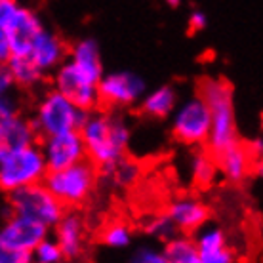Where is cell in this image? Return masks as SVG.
<instances>
[{
	"instance_id": "ac0fdd59",
	"label": "cell",
	"mask_w": 263,
	"mask_h": 263,
	"mask_svg": "<svg viewBox=\"0 0 263 263\" xmlns=\"http://www.w3.org/2000/svg\"><path fill=\"white\" fill-rule=\"evenodd\" d=\"M36 141H39V136L29 117H25L23 112L0 122V160Z\"/></svg>"
},
{
	"instance_id": "4fadbf2b",
	"label": "cell",
	"mask_w": 263,
	"mask_h": 263,
	"mask_svg": "<svg viewBox=\"0 0 263 263\" xmlns=\"http://www.w3.org/2000/svg\"><path fill=\"white\" fill-rule=\"evenodd\" d=\"M53 238L60 244L65 259H80L86 252V221L79 212H63L60 221L53 225Z\"/></svg>"
},
{
	"instance_id": "30bf717a",
	"label": "cell",
	"mask_w": 263,
	"mask_h": 263,
	"mask_svg": "<svg viewBox=\"0 0 263 263\" xmlns=\"http://www.w3.org/2000/svg\"><path fill=\"white\" fill-rule=\"evenodd\" d=\"M39 147L42 151L48 172L61 170L86 158V147L79 130L61 132V134L40 138Z\"/></svg>"
},
{
	"instance_id": "6da1fadb",
	"label": "cell",
	"mask_w": 263,
	"mask_h": 263,
	"mask_svg": "<svg viewBox=\"0 0 263 263\" xmlns=\"http://www.w3.org/2000/svg\"><path fill=\"white\" fill-rule=\"evenodd\" d=\"M79 132L86 147V158L98 168L120 160L130 149L132 128L119 111H90Z\"/></svg>"
},
{
	"instance_id": "f1b7e54d",
	"label": "cell",
	"mask_w": 263,
	"mask_h": 263,
	"mask_svg": "<svg viewBox=\"0 0 263 263\" xmlns=\"http://www.w3.org/2000/svg\"><path fill=\"white\" fill-rule=\"evenodd\" d=\"M21 115V99L15 92H8L0 96V122L8 119H13Z\"/></svg>"
},
{
	"instance_id": "7c38bea8",
	"label": "cell",
	"mask_w": 263,
	"mask_h": 263,
	"mask_svg": "<svg viewBox=\"0 0 263 263\" xmlns=\"http://www.w3.org/2000/svg\"><path fill=\"white\" fill-rule=\"evenodd\" d=\"M50 231H52L50 227L42 225L40 221H34L31 217L10 212V216L6 217V221L0 227V238L8 246H12L13 250L31 254V250L40 240L50 237Z\"/></svg>"
},
{
	"instance_id": "2e32d148",
	"label": "cell",
	"mask_w": 263,
	"mask_h": 263,
	"mask_svg": "<svg viewBox=\"0 0 263 263\" xmlns=\"http://www.w3.org/2000/svg\"><path fill=\"white\" fill-rule=\"evenodd\" d=\"M166 214L170 217L178 233H183V235H195L204 223H208L210 219V210L208 206L200 200V198L195 197H178L174 198L168 208H166Z\"/></svg>"
},
{
	"instance_id": "f546056e",
	"label": "cell",
	"mask_w": 263,
	"mask_h": 263,
	"mask_svg": "<svg viewBox=\"0 0 263 263\" xmlns=\"http://www.w3.org/2000/svg\"><path fill=\"white\" fill-rule=\"evenodd\" d=\"M0 263H31V254L13 250L0 238Z\"/></svg>"
},
{
	"instance_id": "5bb4252c",
	"label": "cell",
	"mask_w": 263,
	"mask_h": 263,
	"mask_svg": "<svg viewBox=\"0 0 263 263\" xmlns=\"http://www.w3.org/2000/svg\"><path fill=\"white\" fill-rule=\"evenodd\" d=\"M46 25H44L42 17L34 12L33 8L20 4L15 13L4 25V31H6L8 40H10V48H12V55H23L25 50L29 48V44H31V40Z\"/></svg>"
},
{
	"instance_id": "8fae6325",
	"label": "cell",
	"mask_w": 263,
	"mask_h": 263,
	"mask_svg": "<svg viewBox=\"0 0 263 263\" xmlns=\"http://www.w3.org/2000/svg\"><path fill=\"white\" fill-rule=\"evenodd\" d=\"M67 50H69V44L63 40V36L60 33L52 31V29L44 27L31 40V44L25 50L23 58H29L40 71L50 77L52 71H55L67 60Z\"/></svg>"
},
{
	"instance_id": "cb8c5ba5",
	"label": "cell",
	"mask_w": 263,
	"mask_h": 263,
	"mask_svg": "<svg viewBox=\"0 0 263 263\" xmlns=\"http://www.w3.org/2000/svg\"><path fill=\"white\" fill-rule=\"evenodd\" d=\"M162 254L166 257V263H200L195 238L183 233H178L176 237L166 240L162 246Z\"/></svg>"
},
{
	"instance_id": "83f0119b",
	"label": "cell",
	"mask_w": 263,
	"mask_h": 263,
	"mask_svg": "<svg viewBox=\"0 0 263 263\" xmlns=\"http://www.w3.org/2000/svg\"><path fill=\"white\" fill-rule=\"evenodd\" d=\"M126 263H166V257L162 254V248H157L153 244H145L139 246L132 252Z\"/></svg>"
},
{
	"instance_id": "e575fe53",
	"label": "cell",
	"mask_w": 263,
	"mask_h": 263,
	"mask_svg": "<svg viewBox=\"0 0 263 263\" xmlns=\"http://www.w3.org/2000/svg\"><path fill=\"white\" fill-rule=\"evenodd\" d=\"M164 2H166V4H168L170 8H178L179 4L183 2V0H164Z\"/></svg>"
},
{
	"instance_id": "e0dca14e",
	"label": "cell",
	"mask_w": 263,
	"mask_h": 263,
	"mask_svg": "<svg viewBox=\"0 0 263 263\" xmlns=\"http://www.w3.org/2000/svg\"><path fill=\"white\" fill-rule=\"evenodd\" d=\"M216 164L217 172L227 181H233V183L244 181L254 172V166L259 168V164L252 158L246 143H242V141H237V143L229 145L227 149H223L221 153H217Z\"/></svg>"
},
{
	"instance_id": "484cf974",
	"label": "cell",
	"mask_w": 263,
	"mask_h": 263,
	"mask_svg": "<svg viewBox=\"0 0 263 263\" xmlns=\"http://www.w3.org/2000/svg\"><path fill=\"white\" fill-rule=\"evenodd\" d=\"M143 229L149 237L155 238V240H158V242H166V240H170L172 237H176V235H178L176 225H174V221L168 217L166 212L147 217Z\"/></svg>"
},
{
	"instance_id": "ffe728a7",
	"label": "cell",
	"mask_w": 263,
	"mask_h": 263,
	"mask_svg": "<svg viewBox=\"0 0 263 263\" xmlns=\"http://www.w3.org/2000/svg\"><path fill=\"white\" fill-rule=\"evenodd\" d=\"M179 101L178 90L170 84L157 86L153 90H147L143 93V98L139 99V111L143 117L153 120H166L172 115V111L176 109Z\"/></svg>"
},
{
	"instance_id": "9c48e42d",
	"label": "cell",
	"mask_w": 263,
	"mask_h": 263,
	"mask_svg": "<svg viewBox=\"0 0 263 263\" xmlns=\"http://www.w3.org/2000/svg\"><path fill=\"white\" fill-rule=\"evenodd\" d=\"M50 79V88L63 93L67 99H71L77 107L82 111L90 112L99 109V93H98V82L88 79L84 72H80L77 67L63 61L55 71H52Z\"/></svg>"
},
{
	"instance_id": "7402d4cb",
	"label": "cell",
	"mask_w": 263,
	"mask_h": 263,
	"mask_svg": "<svg viewBox=\"0 0 263 263\" xmlns=\"http://www.w3.org/2000/svg\"><path fill=\"white\" fill-rule=\"evenodd\" d=\"M189 176H191V181L197 187H210L214 185L217 178V164H216V157L212 155L206 147H195V151L189 155Z\"/></svg>"
},
{
	"instance_id": "3957f363",
	"label": "cell",
	"mask_w": 263,
	"mask_h": 263,
	"mask_svg": "<svg viewBox=\"0 0 263 263\" xmlns=\"http://www.w3.org/2000/svg\"><path fill=\"white\" fill-rule=\"evenodd\" d=\"M88 112L77 107L71 99H67L53 88H48L40 93L33 109V115L29 117L36 136L46 138L61 132L79 130L84 122Z\"/></svg>"
},
{
	"instance_id": "44dd1931",
	"label": "cell",
	"mask_w": 263,
	"mask_h": 263,
	"mask_svg": "<svg viewBox=\"0 0 263 263\" xmlns=\"http://www.w3.org/2000/svg\"><path fill=\"white\" fill-rule=\"evenodd\" d=\"M6 67L12 74L13 86L20 90H36L48 79V74H44L33 61L23 55H12L8 60Z\"/></svg>"
},
{
	"instance_id": "ba28073f",
	"label": "cell",
	"mask_w": 263,
	"mask_h": 263,
	"mask_svg": "<svg viewBox=\"0 0 263 263\" xmlns=\"http://www.w3.org/2000/svg\"><path fill=\"white\" fill-rule=\"evenodd\" d=\"M145 92H147L145 80L134 71L103 72V77L98 82L99 107H105L111 111L136 107Z\"/></svg>"
},
{
	"instance_id": "d6a6232c",
	"label": "cell",
	"mask_w": 263,
	"mask_h": 263,
	"mask_svg": "<svg viewBox=\"0 0 263 263\" xmlns=\"http://www.w3.org/2000/svg\"><path fill=\"white\" fill-rule=\"evenodd\" d=\"M12 58V48H10V40H8L6 31L0 27V63L6 65L8 60Z\"/></svg>"
},
{
	"instance_id": "836d02e7",
	"label": "cell",
	"mask_w": 263,
	"mask_h": 263,
	"mask_svg": "<svg viewBox=\"0 0 263 263\" xmlns=\"http://www.w3.org/2000/svg\"><path fill=\"white\" fill-rule=\"evenodd\" d=\"M246 147H248V151H250L252 158L256 160L257 164H261V153H263V141H261V138H259V136H257V138H254L250 143H246Z\"/></svg>"
},
{
	"instance_id": "d4e9b609",
	"label": "cell",
	"mask_w": 263,
	"mask_h": 263,
	"mask_svg": "<svg viewBox=\"0 0 263 263\" xmlns=\"http://www.w3.org/2000/svg\"><path fill=\"white\" fill-rule=\"evenodd\" d=\"M99 242L111 250H126L134 242V231L124 221H111L99 233Z\"/></svg>"
},
{
	"instance_id": "277c9868",
	"label": "cell",
	"mask_w": 263,
	"mask_h": 263,
	"mask_svg": "<svg viewBox=\"0 0 263 263\" xmlns=\"http://www.w3.org/2000/svg\"><path fill=\"white\" fill-rule=\"evenodd\" d=\"M44 185L65 208H77L90 200L98 187V166L88 158L77 164L46 172Z\"/></svg>"
},
{
	"instance_id": "4dcf8cb0",
	"label": "cell",
	"mask_w": 263,
	"mask_h": 263,
	"mask_svg": "<svg viewBox=\"0 0 263 263\" xmlns=\"http://www.w3.org/2000/svg\"><path fill=\"white\" fill-rule=\"evenodd\" d=\"M187 25H189V29H191V33H200V31H204V29L208 27V15H206L202 10L195 8V10L189 13Z\"/></svg>"
},
{
	"instance_id": "7a4b0ae2",
	"label": "cell",
	"mask_w": 263,
	"mask_h": 263,
	"mask_svg": "<svg viewBox=\"0 0 263 263\" xmlns=\"http://www.w3.org/2000/svg\"><path fill=\"white\" fill-rule=\"evenodd\" d=\"M197 93L210 111V134L204 147L216 157L229 145L240 141L235 112V92L233 86L221 77H204L198 82Z\"/></svg>"
},
{
	"instance_id": "52a82bcc",
	"label": "cell",
	"mask_w": 263,
	"mask_h": 263,
	"mask_svg": "<svg viewBox=\"0 0 263 263\" xmlns=\"http://www.w3.org/2000/svg\"><path fill=\"white\" fill-rule=\"evenodd\" d=\"M6 197L10 212L31 217L50 229L60 221V217L67 210L65 206L53 197L52 191L44 185V181L15 189V191L8 193Z\"/></svg>"
},
{
	"instance_id": "d6986e66",
	"label": "cell",
	"mask_w": 263,
	"mask_h": 263,
	"mask_svg": "<svg viewBox=\"0 0 263 263\" xmlns=\"http://www.w3.org/2000/svg\"><path fill=\"white\" fill-rule=\"evenodd\" d=\"M67 61L96 82H99V79L105 72L101 48L93 39H79L77 42H72L67 50Z\"/></svg>"
},
{
	"instance_id": "4316f807",
	"label": "cell",
	"mask_w": 263,
	"mask_h": 263,
	"mask_svg": "<svg viewBox=\"0 0 263 263\" xmlns=\"http://www.w3.org/2000/svg\"><path fill=\"white\" fill-rule=\"evenodd\" d=\"M65 256L61 252L60 244L55 242L53 237H46L40 240L33 250H31V263H63Z\"/></svg>"
},
{
	"instance_id": "1f68e13d",
	"label": "cell",
	"mask_w": 263,
	"mask_h": 263,
	"mask_svg": "<svg viewBox=\"0 0 263 263\" xmlns=\"http://www.w3.org/2000/svg\"><path fill=\"white\" fill-rule=\"evenodd\" d=\"M13 90H15V86H13L12 74H10L6 65L0 63V96H4V93H8V92H13Z\"/></svg>"
},
{
	"instance_id": "9a60e30c",
	"label": "cell",
	"mask_w": 263,
	"mask_h": 263,
	"mask_svg": "<svg viewBox=\"0 0 263 263\" xmlns=\"http://www.w3.org/2000/svg\"><path fill=\"white\" fill-rule=\"evenodd\" d=\"M193 238L197 244L200 263H237L227 235L219 225L204 223Z\"/></svg>"
},
{
	"instance_id": "8992f818",
	"label": "cell",
	"mask_w": 263,
	"mask_h": 263,
	"mask_svg": "<svg viewBox=\"0 0 263 263\" xmlns=\"http://www.w3.org/2000/svg\"><path fill=\"white\" fill-rule=\"evenodd\" d=\"M46 172L48 168L39 141L27 145L0 160V191L8 195L27 185L40 183L44 181Z\"/></svg>"
},
{
	"instance_id": "603a6c76",
	"label": "cell",
	"mask_w": 263,
	"mask_h": 263,
	"mask_svg": "<svg viewBox=\"0 0 263 263\" xmlns=\"http://www.w3.org/2000/svg\"><path fill=\"white\" fill-rule=\"evenodd\" d=\"M139 176H141V166L128 157H122L109 166L98 168V179L115 185V187H120V189L132 187L139 179Z\"/></svg>"
},
{
	"instance_id": "5b68a950",
	"label": "cell",
	"mask_w": 263,
	"mask_h": 263,
	"mask_svg": "<svg viewBox=\"0 0 263 263\" xmlns=\"http://www.w3.org/2000/svg\"><path fill=\"white\" fill-rule=\"evenodd\" d=\"M172 138L185 147H204L210 134V111L198 93H193L183 101H178L172 111Z\"/></svg>"
}]
</instances>
